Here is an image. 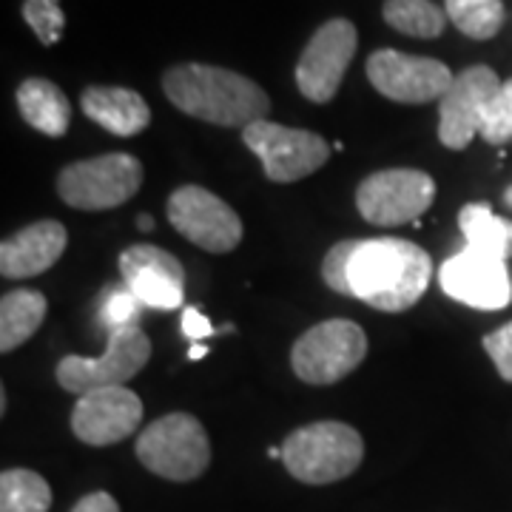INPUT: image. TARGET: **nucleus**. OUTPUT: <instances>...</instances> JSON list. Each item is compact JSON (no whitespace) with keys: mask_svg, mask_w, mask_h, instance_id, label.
<instances>
[{"mask_svg":"<svg viewBox=\"0 0 512 512\" xmlns=\"http://www.w3.org/2000/svg\"><path fill=\"white\" fill-rule=\"evenodd\" d=\"M382 18L407 37L433 40L444 32V12L430 0H384Z\"/></svg>","mask_w":512,"mask_h":512,"instance_id":"nucleus-23","label":"nucleus"},{"mask_svg":"<svg viewBox=\"0 0 512 512\" xmlns=\"http://www.w3.org/2000/svg\"><path fill=\"white\" fill-rule=\"evenodd\" d=\"M356 43L359 35L350 20L333 18L322 23L296 63V86L302 97H308L311 103H330L348 74Z\"/></svg>","mask_w":512,"mask_h":512,"instance_id":"nucleus-11","label":"nucleus"},{"mask_svg":"<svg viewBox=\"0 0 512 512\" xmlns=\"http://www.w3.org/2000/svg\"><path fill=\"white\" fill-rule=\"evenodd\" d=\"M458 228L467 239V248L478 254L495 256L501 262L512 259V222L493 214L487 202H470L458 211Z\"/></svg>","mask_w":512,"mask_h":512,"instance_id":"nucleus-21","label":"nucleus"},{"mask_svg":"<svg viewBox=\"0 0 512 512\" xmlns=\"http://www.w3.org/2000/svg\"><path fill=\"white\" fill-rule=\"evenodd\" d=\"M137 228H140V231H151V228H154V220H151L148 214H140V217H137Z\"/></svg>","mask_w":512,"mask_h":512,"instance_id":"nucleus-32","label":"nucleus"},{"mask_svg":"<svg viewBox=\"0 0 512 512\" xmlns=\"http://www.w3.org/2000/svg\"><path fill=\"white\" fill-rule=\"evenodd\" d=\"M365 458V441L345 421H313L282 441V464L302 484H336L353 476Z\"/></svg>","mask_w":512,"mask_h":512,"instance_id":"nucleus-3","label":"nucleus"},{"mask_svg":"<svg viewBox=\"0 0 512 512\" xmlns=\"http://www.w3.org/2000/svg\"><path fill=\"white\" fill-rule=\"evenodd\" d=\"M69 245L63 222L37 220L0 245V274L6 279H29L55 268Z\"/></svg>","mask_w":512,"mask_h":512,"instance_id":"nucleus-17","label":"nucleus"},{"mask_svg":"<svg viewBox=\"0 0 512 512\" xmlns=\"http://www.w3.org/2000/svg\"><path fill=\"white\" fill-rule=\"evenodd\" d=\"M83 114L114 137H134L151 123L143 94L126 86H89L80 97Z\"/></svg>","mask_w":512,"mask_h":512,"instance_id":"nucleus-18","label":"nucleus"},{"mask_svg":"<svg viewBox=\"0 0 512 512\" xmlns=\"http://www.w3.org/2000/svg\"><path fill=\"white\" fill-rule=\"evenodd\" d=\"M367 356V333L353 319H328L308 328L291 348L293 373L305 384L328 387L348 379Z\"/></svg>","mask_w":512,"mask_h":512,"instance_id":"nucleus-6","label":"nucleus"},{"mask_svg":"<svg viewBox=\"0 0 512 512\" xmlns=\"http://www.w3.org/2000/svg\"><path fill=\"white\" fill-rule=\"evenodd\" d=\"M143 308H146V305H143L134 293L128 291V288H114V291H109V299H106V305H103V325L109 330L137 325Z\"/></svg>","mask_w":512,"mask_h":512,"instance_id":"nucleus-28","label":"nucleus"},{"mask_svg":"<svg viewBox=\"0 0 512 512\" xmlns=\"http://www.w3.org/2000/svg\"><path fill=\"white\" fill-rule=\"evenodd\" d=\"M143 402L128 387H100L77 396L72 410V433L83 444L111 447L140 430Z\"/></svg>","mask_w":512,"mask_h":512,"instance_id":"nucleus-13","label":"nucleus"},{"mask_svg":"<svg viewBox=\"0 0 512 512\" xmlns=\"http://www.w3.org/2000/svg\"><path fill=\"white\" fill-rule=\"evenodd\" d=\"M134 453L148 473L165 481H194L211 464V439L191 413H168L137 436Z\"/></svg>","mask_w":512,"mask_h":512,"instance_id":"nucleus-4","label":"nucleus"},{"mask_svg":"<svg viewBox=\"0 0 512 512\" xmlns=\"http://www.w3.org/2000/svg\"><path fill=\"white\" fill-rule=\"evenodd\" d=\"M453 77L456 74L433 57L404 55L396 49H379L367 57V80L393 103L419 106L441 100L453 86Z\"/></svg>","mask_w":512,"mask_h":512,"instance_id":"nucleus-12","label":"nucleus"},{"mask_svg":"<svg viewBox=\"0 0 512 512\" xmlns=\"http://www.w3.org/2000/svg\"><path fill=\"white\" fill-rule=\"evenodd\" d=\"M447 18L461 35L473 40H490L501 32L507 9L501 0H444Z\"/></svg>","mask_w":512,"mask_h":512,"instance_id":"nucleus-24","label":"nucleus"},{"mask_svg":"<svg viewBox=\"0 0 512 512\" xmlns=\"http://www.w3.org/2000/svg\"><path fill=\"white\" fill-rule=\"evenodd\" d=\"M478 137L490 146H504L512 140V77L507 83H501V89L490 100V106L481 117Z\"/></svg>","mask_w":512,"mask_h":512,"instance_id":"nucleus-25","label":"nucleus"},{"mask_svg":"<svg viewBox=\"0 0 512 512\" xmlns=\"http://www.w3.org/2000/svg\"><path fill=\"white\" fill-rule=\"evenodd\" d=\"M72 512H120V504H117L114 495L97 490V493L83 495L72 507Z\"/></svg>","mask_w":512,"mask_h":512,"instance_id":"nucleus-31","label":"nucleus"},{"mask_svg":"<svg viewBox=\"0 0 512 512\" xmlns=\"http://www.w3.org/2000/svg\"><path fill=\"white\" fill-rule=\"evenodd\" d=\"M205 353H208V348H205V345H197V348L188 350V359H202Z\"/></svg>","mask_w":512,"mask_h":512,"instance_id":"nucleus-33","label":"nucleus"},{"mask_svg":"<svg viewBox=\"0 0 512 512\" xmlns=\"http://www.w3.org/2000/svg\"><path fill=\"white\" fill-rule=\"evenodd\" d=\"M123 285L134 293L146 308L154 311H177L185 299V268L174 254L157 245H128L120 254Z\"/></svg>","mask_w":512,"mask_h":512,"instance_id":"nucleus-16","label":"nucleus"},{"mask_svg":"<svg viewBox=\"0 0 512 512\" xmlns=\"http://www.w3.org/2000/svg\"><path fill=\"white\" fill-rule=\"evenodd\" d=\"M504 205H507V208H512V188H507V191H504Z\"/></svg>","mask_w":512,"mask_h":512,"instance_id":"nucleus-34","label":"nucleus"},{"mask_svg":"<svg viewBox=\"0 0 512 512\" xmlns=\"http://www.w3.org/2000/svg\"><path fill=\"white\" fill-rule=\"evenodd\" d=\"M49 302L40 291L18 288L0 299V350L12 353L26 345L43 325Z\"/></svg>","mask_w":512,"mask_h":512,"instance_id":"nucleus-20","label":"nucleus"},{"mask_svg":"<svg viewBox=\"0 0 512 512\" xmlns=\"http://www.w3.org/2000/svg\"><path fill=\"white\" fill-rule=\"evenodd\" d=\"M362 239H342L330 248L325 259H322V279L330 291L342 293L353 299V288H350V259L356 254Z\"/></svg>","mask_w":512,"mask_h":512,"instance_id":"nucleus-27","label":"nucleus"},{"mask_svg":"<svg viewBox=\"0 0 512 512\" xmlns=\"http://www.w3.org/2000/svg\"><path fill=\"white\" fill-rule=\"evenodd\" d=\"M165 214L180 237L208 254H231L245 237L237 211L202 185H180L171 191Z\"/></svg>","mask_w":512,"mask_h":512,"instance_id":"nucleus-10","label":"nucleus"},{"mask_svg":"<svg viewBox=\"0 0 512 512\" xmlns=\"http://www.w3.org/2000/svg\"><path fill=\"white\" fill-rule=\"evenodd\" d=\"M143 185V163L134 154H100L77 160L57 174V194L77 211H111L126 205Z\"/></svg>","mask_w":512,"mask_h":512,"instance_id":"nucleus-5","label":"nucleus"},{"mask_svg":"<svg viewBox=\"0 0 512 512\" xmlns=\"http://www.w3.org/2000/svg\"><path fill=\"white\" fill-rule=\"evenodd\" d=\"M501 80L490 66H470L453 77V86L439 100V140L441 146L464 151L478 137L481 117L490 106Z\"/></svg>","mask_w":512,"mask_h":512,"instance_id":"nucleus-14","label":"nucleus"},{"mask_svg":"<svg viewBox=\"0 0 512 512\" xmlns=\"http://www.w3.org/2000/svg\"><path fill=\"white\" fill-rule=\"evenodd\" d=\"M23 20L29 23V29L43 46H55L66 29V15L60 9V0H26Z\"/></svg>","mask_w":512,"mask_h":512,"instance_id":"nucleus-26","label":"nucleus"},{"mask_svg":"<svg viewBox=\"0 0 512 512\" xmlns=\"http://www.w3.org/2000/svg\"><path fill=\"white\" fill-rule=\"evenodd\" d=\"M487 356L495 362V370L504 382H512V322L504 328L493 330L481 339Z\"/></svg>","mask_w":512,"mask_h":512,"instance_id":"nucleus-29","label":"nucleus"},{"mask_svg":"<svg viewBox=\"0 0 512 512\" xmlns=\"http://www.w3.org/2000/svg\"><path fill=\"white\" fill-rule=\"evenodd\" d=\"M52 510V487L35 473L12 467L0 476V512H49Z\"/></svg>","mask_w":512,"mask_h":512,"instance_id":"nucleus-22","label":"nucleus"},{"mask_svg":"<svg viewBox=\"0 0 512 512\" xmlns=\"http://www.w3.org/2000/svg\"><path fill=\"white\" fill-rule=\"evenodd\" d=\"M433 276L430 254L399 237L362 239L350 259L353 299L384 313L410 311Z\"/></svg>","mask_w":512,"mask_h":512,"instance_id":"nucleus-2","label":"nucleus"},{"mask_svg":"<svg viewBox=\"0 0 512 512\" xmlns=\"http://www.w3.org/2000/svg\"><path fill=\"white\" fill-rule=\"evenodd\" d=\"M20 117L46 137H63L72 126V103L63 89L46 77H29L18 89Z\"/></svg>","mask_w":512,"mask_h":512,"instance_id":"nucleus-19","label":"nucleus"},{"mask_svg":"<svg viewBox=\"0 0 512 512\" xmlns=\"http://www.w3.org/2000/svg\"><path fill=\"white\" fill-rule=\"evenodd\" d=\"M183 333L188 336V339H202V336H208V333H214V328H211V322L205 319V313L197 308V305H188L183 311Z\"/></svg>","mask_w":512,"mask_h":512,"instance_id":"nucleus-30","label":"nucleus"},{"mask_svg":"<svg viewBox=\"0 0 512 512\" xmlns=\"http://www.w3.org/2000/svg\"><path fill=\"white\" fill-rule=\"evenodd\" d=\"M163 92L183 114L222 128H248L271 111L268 94L251 77L205 63L171 66L163 74Z\"/></svg>","mask_w":512,"mask_h":512,"instance_id":"nucleus-1","label":"nucleus"},{"mask_svg":"<svg viewBox=\"0 0 512 512\" xmlns=\"http://www.w3.org/2000/svg\"><path fill=\"white\" fill-rule=\"evenodd\" d=\"M242 143L254 151L271 183H299L330 160L328 140L316 131L256 120L242 128Z\"/></svg>","mask_w":512,"mask_h":512,"instance_id":"nucleus-7","label":"nucleus"},{"mask_svg":"<svg viewBox=\"0 0 512 512\" xmlns=\"http://www.w3.org/2000/svg\"><path fill=\"white\" fill-rule=\"evenodd\" d=\"M441 291L461 305L478 311H501L512 302V279L507 262L464 248L450 256L439 271Z\"/></svg>","mask_w":512,"mask_h":512,"instance_id":"nucleus-15","label":"nucleus"},{"mask_svg":"<svg viewBox=\"0 0 512 512\" xmlns=\"http://www.w3.org/2000/svg\"><path fill=\"white\" fill-rule=\"evenodd\" d=\"M436 200V180L419 168H384L356 188L362 220L376 228H399L419 220Z\"/></svg>","mask_w":512,"mask_h":512,"instance_id":"nucleus-9","label":"nucleus"},{"mask_svg":"<svg viewBox=\"0 0 512 512\" xmlns=\"http://www.w3.org/2000/svg\"><path fill=\"white\" fill-rule=\"evenodd\" d=\"M151 359V339L140 325L109 330V348L100 359L63 356L57 362V384L69 393H89L100 387H126Z\"/></svg>","mask_w":512,"mask_h":512,"instance_id":"nucleus-8","label":"nucleus"}]
</instances>
